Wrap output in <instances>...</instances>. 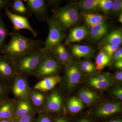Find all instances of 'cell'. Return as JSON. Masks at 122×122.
Segmentation results:
<instances>
[{
	"instance_id": "obj_9",
	"label": "cell",
	"mask_w": 122,
	"mask_h": 122,
	"mask_svg": "<svg viewBox=\"0 0 122 122\" xmlns=\"http://www.w3.org/2000/svg\"><path fill=\"white\" fill-rule=\"evenodd\" d=\"M49 26L48 37L44 42V48L52 51L56 46L61 44L65 38L63 30L55 24L47 20Z\"/></svg>"
},
{
	"instance_id": "obj_10",
	"label": "cell",
	"mask_w": 122,
	"mask_h": 122,
	"mask_svg": "<svg viewBox=\"0 0 122 122\" xmlns=\"http://www.w3.org/2000/svg\"><path fill=\"white\" fill-rule=\"evenodd\" d=\"M52 90L48 94L42 112L46 113H59L63 108V97L59 91L54 89Z\"/></svg>"
},
{
	"instance_id": "obj_46",
	"label": "cell",
	"mask_w": 122,
	"mask_h": 122,
	"mask_svg": "<svg viewBox=\"0 0 122 122\" xmlns=\"http://www.w3.org/2000/svg\"><path fill=\"white\" fill-rule=\"evenodd\" d=\"M109 122H122V120L121 119H115L109 121Z\"/></svg>"
},
{
	"instance_id": "obj_28",
	"label": "cell",
	"mask_w": 122,
	"mask_h": 122,
	"mask_svg": "<svg viewBox=\"0 0 122 122\" xmlns=\"http://www.w3.org/2000/svg\"><path fill=\"white\" fill-rule=\"evenodd\" d=\"M67 107L69 111L75 113L81 110L84 107V105L80 99L74 97L68 100Z\"/></svg>"
},
{
	"instance_id": "obj_2",
	"label": "cell",
	"mask_w": 122,
	"mask_h": 122,
	"mask_svg": "<svg viewBox=\"0 0 122 122\" xmlns=\"http://www.w3.org/2000/svg\"><path fill=\"white\" fill-rule=\"evenodd\" d=\"M52 15L49 21L64 30L77 25L81 20L78 8L73 4L51 9Z\"/></svg>"
},
{
	"instance_id": "obj_32",
	"label": "cell",
	"mask_w": 122,
	"mask_h": 122,
	"mask_svg": "<svg viewBox=\"0 0 122 122\" xmlns=\"http://www.w3.org/2000/svg\"><path fill=\"white\" fill-rule=\"evenodd\" d=\"M122 0H115L113 1V6L111 11V13L115 16H118L122 13Z\"/></svg>"
},
{
	"instance_id": "obj_14",
	"label": "cell",
	"mask_w": 122,
	"mask_h": 122,
	"mask_svg": "<svg viewBox=\"0 0 122 122\" xmlns=\"http://www.w3.org/2000/svg\"><path fill=\"white\" fill-rule=\"evenodd\" d=\"M36 112L28 97L15 100L13 119Z\"/></svg>"
},
{
	"instance_id": "obj_23",
	"label": "cell",
	"mask_w": 122,
	"mask_h": 122,
	"mask_svg": "<svg viewBox=\"0 0 122 122\" xmlns=\"http://www.w3.org/2000/svg\"><path fill=\"white\" fill-rule=\"evenodd\" d=\"M72 53L77 58H90L94 54L93 49L89 46L75 45L71 47Z\"/></svg>"
},
{
	"instance_id": "obj_27",
	"label": "cell",
	"mask_w": 122,
	"mask_h": 122,
	"mask_svg": "<svg viewBox=\"0 0 122 122\" xmlns=\"http://www.w3.org/2000/svg\"><path fill=\"white\" fill-rule=\"evenodd\" d=\"M112 58L103 51H101L97 55L95 60L96 69L100 70L103 69L111 63Z\"/></svg>"
},
{
	"instance_id": "obj_35",
	"label": "cell",
	"mask_w": 122,
	"mask_h": 122,
	"mask_svg": "<svg viewBox=\"0 0 122 122\" xmlns=\"http://www.w3.org/2000/svg\"><path fill=\"white\" fill-rule=\"evenodd\" d=\"M34 122H53L47 113L42 112L39 113Z\"/></svg>"
},
{
	"instance_id": "obj_25",
	"label": "cell",
	"mask_w": 122,
	"mask_h": 122,
	"mask_svg": "<svg viewBox=\"0 0 122 122\" xmlns=\"http://www.w3.org/2000/svg\"><path fill=\"white\" fill-rule=\"evenodd\" d=\"M83 17L87 25L90 27L105 22L107 17L99 14L84 13Z\"/></svg>"
},
{
	"instance_id": "obj_4",
	"label": "cell",
	"mask_w": 122,
	"mask_h": 122,
	"mask_svg": "<svg viewBox=\"0 0 122 122\" xmlns=\"http://www.w3.org/2000/svg\"><path fill=\"white\" fill-rule=\"evenodd\" d=\"M62 66L51 51L33 72L31 76L41 79L49 76L58 75L62 69Z\"/></svg>"
},
{
	"instance_id": "obj_22",
	"label": "cell",
	"mask_w": 122,
	"mask_h": 122,
	"mask_svg": "<svg viewBox=\"0 0 122 122\" xmlns=\"http://www.w3.org/2000/svg\"><path fill=\"white\" fill-rule=\"evenodd\" d=\"M52 52L62 65H66L71 61L68 50L62 44H61L57 46Z\"/></svg>"
},
{
	"instance_id": "obj_17",
	"label": "cell",
	"mask_w": 122,
	"mask_h": 122,
	"mask_svg": "<svg viewBox=\"0 0 122 122\" xmlns=\"http://www.w3.org/2000/svg\"><path fill=\"white\" fill-rule=\"evenodd\" d=\"M15 99L8 98L0 102V121L13 119Z\"/></svg>"
},
{
	"instance_id": "obj_33",
	"label": "cell",
	"mask_w": 122,
	"mask_h": 122,
	"mask_svg": "<svg viewBox=\"0 0 122 122\" xmlns=\"http://www.w3.org/2000/svg\"><path fill=\"white\" fill-rule=\"evenodd\" d=\"M10 92L9 86L0 83V102L9 98Z\"/></svg>"
},
{
	"instance_id": "obj_37",
	"label": "cell",
	"mask_w": 122,
	"mask_h": 122,
	"mask_svg": "<svg viewBox=\"0 0 122 122\" xmlns=\"http://www.w3.org/2000/svg\"><path fill=\"white\" fill-rule=\"evenodd\" d=\"M111 94L116 98L122 100V89L120 86L114 87L112 90Z\"/></svg>"
},
{
	"instance_id": "obj_47",
	"label": "cell",
	"mask_w": 122,
	"mask_h": 122,
	"mask_svg": "<svg viewBox=\"0 0 122 122\" xmlns=\"http://www.w3.org/2000/svg\"><path fill=\"white\" fill-rule=\"evenodd\" d=\"M79 122H91L89 120L86 119H82L79 121Z\"/></svg>"
},
{
	"instance_id": "obj_5",
	"label": "cell",
	"mask_w": 122,
	"mask_h": 122,
	"mask_svg": "<svg viewBox=\"0 0 122 122\" xmlns=\"http://www.w3.org/2000/svg\"><path fill=\"white\" fill-rule=\"evenodd\" d=\"M80 64L77 62L71 61L66 65L65 82L66 87L72 91L79 84L82 75Z\"/></svg>"
},
{
	"instance_id": "obj_13",
	"label": "cell",
	"mask_w": 122,
	"mask_h": 122,
	"mask_svg": "<svg viewBox=\"0 0 122 122\" xmlns=\"http://www.w3.org/2000/svg\"><path fill=\"white\" fill-rule=\"evenodd\" d=\"M47 95V92L31 87L29 92L28 98L37 113H39L43 111Z\"/></svg>"
},
{
	"instance_id": "obj_18",
	"label": "cell",
	"mask_w": 122,
	"mask_h": 122,
	"mask_svg": "<svg viewBox=\"0 0 122 122\" xmlns=\"http://www.w3.org/2000/svg\"><path fill=\"white\" fill-rule=\"evenodd\" d=\"M88 32L84 26H78L71 29L66 41V44L81 41L87 36Z\"/></svg>"
},
{
	"instance_id": "obj_34",
	"label": "cell",
	"mask_w": 122,
	"mask_h": 122,
	"mask_svg": "<svg viewBox=\"0 0 122 122\" xmlns=\"http://www.w3.org/2000/svg\"><path fill=\"white\" fill-rule=\"evenodd\" d=\"M37 113L33 112L20 117L13 119V122H34L35 115Z\"/></svg>"
},
{
	"instance_id": "obj_24",
	"label": "cell",
	"mask_w": 122,
	"mask_h": 122,
	"mask_svg": "<svg viewBox=\"0 0 122 122\" xmlns=\"http://www.w3.org/2000/svg\"><path fill=\"white\" fill-rule=\"evenodd\" d=\"M10 8L11 12L17 15L28 18L30 17L32 15L22 0H13Z\"/></svg>"
},
{
	"instance_id": "obj_39",
	"label": "cell",
	"mask_w": 122,
	"mask_h": 122,
	"mask_svg": "<svg viewBox=\"0 0 122 122\" xmlns=\"http://www.w3.org/2000/svg\"><path fill=\"white\" fill-rule=\"evenodd\" d=\"M114 58L116 61L122 60V48L120 47L114 53Z\"/></svg>"
},
{
	"instance_id": "obj_15",
	"label": "cell",
	"mask_w": 122,
	"mask_h": 122,
	"mask_svg": "<svg viewBox=\"0 0 122 122\" xmlns=\"http://www.w3.org/2000/svg\"><path fill=\"white\" fill-rule=\"evenodd\" d=\"M121 105L116 102H107L102 103L96 111V115L98 117H107L122 111Z\"/></svg>"
},
{
	"instance_id": "obj_3",
	"label": "cell",
	"mask_w": 122,
	"mask_h": 122,
	"mask_svg": "<svg viewBox=\"0 0 122 122\" xmlns=\"http://www.w3.org/2000/svg\"><path fill=\"white\" fill-rule=\"evenodd\" d=\"M51 51L44 47L32 51L15 62L16 73L30 76Z\"/></svg>"
},
{
	"instance_id": "obj_40",
	"label": "cell",
	"mask_w": 122,
	"mask_h": 122,
	"mask_svg": "<svg viewBox=\"0 0 122 122\" xmlns=\"http://www.w3.org/2000/svg\"><path fill=\"white\" fill-rule=\"evenodd\" d=\"M48 5H56L59 4L61 1L58 0H46Z\"/></svg>"
},
{
	"instance_id": "obj_43",
	"label": "cell",
	"mask_w": 122,
	"mask_h": 122,
	"mask_svg": "<svg viewBox=\"0 0 122 122\" xmlns=\"http://www.w3.org/2000/svg\"><path fill=\"white\" fill-rule=\"evenodd\" d=\"M55 122H68L65 119L63 118L58 117L55 119Z\"/></svg>"
},
{
	"instance_id": "obj_20",
	"label": "cell",
	"mask_w": 122,
	"mask_h": 122,
	"mask_svg": "<svg viewBox=\"0 0 122 122\" xmlns=\"http://www.w3.org/2000/svg\"><path fill=\"white\" fill-rule=\"evenodd\" d=\"M108 25L105 22L90 28V37L94 41H98L102 39L106 35Z\"/></svg>"
},
{
	"instance_id": "obj_31",
	"label": "cell",
	"mask_w": 122,
	"mask_h": 122,
	"mask_svg": "<svg viewBox=\"0 0 122 122\" xmlns=\"http://www.w3.org/2000/svg\"><path fill=\"white\" fill-rule=\"evenodd\" d=\"M113 0H99V4L100 10L106 13L111 11L113 6Z\"/></svg>"
},
{
	"instance_id": "obj_42",
	"label": "cell",
	"mask_w": 122,
	"mask_h": 122,
	"mask_svg": "<svg viewBox=\"0 0 122 122\" xmlns=\"http://www.w3.org/2000/svg\"><path fill=\"white\" fill-rule=\"evenodd\" d=\"M115 66L116 68L122 70V60H119L116 62Z\"/></svg>"
},
{
	"instance_id": "obj_16",
	"label": "cell",
	"mask_w": 122,
	"mask_h": 122,
	"mask_svg": "<svg viewBox=\"0 0 122 122\" xmlns=\"http://www.w3.org/2000/svg\"><path fill=\"white\" fill-rule=\"evenodd\" d=\"M62 78L58 75L49 76L42 79L33 88L41 91L47 92L54 89L57 84L60 83Z\"/></svg>"
},
{
	"instance_id": "obj_45",
	"label": "cell",
	"mask_w": 122,
	"mask_h": 122,
	"mask_svg": "<svg viewBox=\"0 0 122 122\" xmlns=\"http://www.w3.org/2000/svg\"><path fill=\"white\" fill-rule=\"evenodd\" d=\"M0 122H13V119L1 120L0 121Z\"/></svg>"
},
{
	"instance_id": "obj_1",
	"label": "cell",
	"mask_w": 122,
	"mask_h": 122,
	"mask_svg": "<svg viewBox=\"0 0 122 122\" xmlns=\"http://www.w3.org/2000/svg\"><path fill=\"white\" fill-rule=\"evenodd\" d=\"M10 36V41L4 45L0 53L8 59L14 61L29 53L42 48L44 45L42 39H30L14 30L11 32Z\"/></svg>"
},
{
	"instance_id": "obj_44",
	"label": "cell",
	"mask_w": 122,
	"mask_h": 122,
	"mask_svg": "<svg viewBox=\"0 0 122 122\" xmlns=\"http://www.w3.org/2000/svg\"><path fill=\"white\" fill-rule=\"evenodd\" d=\"M118 21L120 22V23H122V13H120V15L118 16Z\"/></svg>"
},
{
	"instance_id": "obj_29",
	"label": "cell",
	"mask_w": 122,
	"mask_h": 122,
	"mask_svg": "<svg viewBox=\"0 0 122 122\" xmlns=\"http://www.w3.org/2000/svg\"><path fill=\"white\" fill-rule=\"evenodd\" d=\"M10 33L4 22L1 12H0V53L4 45L5 39L10 35Z\"/></svg>"
},
{
	"instance_id": "obj_8",
	"label": "cell",
	"mask_w": 122,
	"mask_h": 122,
	"mask_svg": "<svg viewBox=\"0 0 122 122\" xmlns=\"http://www.w3.org/2000/svg\"><path fill=\"white\" fill-rule=\"evenodd\" d=\"M5 14L13 24V30L18 31L21 30H27L32 33L34 37L37 36V31L30 24L28 18L12 13L9 8L5 9Z\"/></svg>"
},
{
	"instance_id": "obj_36",
	"label": "cell",
	"mask_w": 122,
	"mask_h": 122,
	"mask_svg": "<svg viewBox=\"0 0 122 122\" xmlns=\"http://www.w3.org/2000/svg\"><path fill=\"white\" fill-rule=\"evenodd\" d=\"M119 48V46H113L106 44L103 46L104 52L110 56L113 55L114 53Z\"/></svg>"
},
{
	"instance_id": "obj_30",
	"label": "cell",
	"mask_w": 122,
	"mask_h": 122,
	"mask_svg": "<svg viewBox=\"0 0 122 122\" xmlns=\"http://www.w3.org/2000/svg\"><path fill=\"white\" fill-rule=\"evenodd\" d=\"M80 64L82 73L87 74H94L96 72V67L93 63L89 60L82 61Z\"/></svg>"
},
{
	"instance_id": "obj_21",
	"label": "cell",
	"mask_w": 122,
	"mask_h": 122,
	"mask_svg": "<svg viewBox=\"0 0 122 122\" xmlns=\"http://www.w3.org/2000/svg\"><path fill=\"white\" fill-rule=\"evenodd\" d=\"M78 95L82 102L88 106L94 104L100 98V96L97 94L86 88H82L80 90Z\"/></svg>"
},
{
	"instance_id": "obj_38",
	"label": "cell",
	"mask_w": 122,
	"mask_h": 122,
	"mask_svg": "<svg viewBox=\"0 0 122 122\" xmlns=\"http://www.w3.org/2000/svg\"><path fill=\"white\" fill-rule=\"evenodd\" d=\"M12 1V0H0V12L3 9L10 8Z\"/></svg>"
},
{
	"instance_id": "obj_26",
	"label": "cell",
	"mask_w": 122,
	"mask_h": 122,
	"mask_svg": "<svg viewBox=\"0 0 122 122\" xmlns=\"http://www.w3.org/2000/svg\"><path fill=\"white\" fill-rule=\"evenodd\" d=\"M105 42L106 44L119 46L122 44V30H116L112 31L106 37Z\"/></svg>"
},
{
	"instance_id": "obj_12",
	"label": "cell",
	"mask_w": 122,
	"mask_h": 122,
	"mask_svg": "<svg viewBox=\"0 0 122 122\" xmlns=\"http://www.w3.org/2000/svg\"><path fill=\"white\" fill-rule=\"evenodd\" d=\"M26 5L32 14H33L39 20L46 19L48 13V5L45 0H27Z\"/></svg>"
},
{
	"instance_id": "obj_19",
	"label": "cell",
	"mask_w": 122,
	"mask_h": 122,
	"mask_svg": "<svg viewBox=\"0 0 122 122\" xmlns=\"http://www.w3.org/2000/svg\"><path fill=\"white\" fill-rule=\"evenodd\" d=\"M74 4L84 13H94L100 10L99 0H82Z\"/></svg>"
},
{
	"instance_id": "obj_41",
	"label": "cell",
	"mask_w": 122,
	"mask_h": 122,
	"mask_svg": "<svg viewBox=\"0 0 122 122\" xmlns=\"http://www.w3.org/2000/svg\"><path fill=\"white\" fill-rule=\"evenodd\" d=\"M115 79L118 81H122V71H119L117 72L116 73Z\"/></svg>"
},
{
	"instance_id": "obj_7",
	"label": "cell",
	"mask_w": 122,
	"mask_h": 122,
	"mask_svg": "<svg viewBox=\"0 0 122 122\" xmlns=\"http://www.w3.org/2000/svg\"><path fill=\"white\" fill-rule=\"evenodd\" d=\"M15 62L0 54V83L10 86L16 74Z\"/></svg>"
},
{
	"instance_id": "obj_11",
	"label": "cell",
	"mask_w": 122,
	"mask_h": 122,
	"mask_svg": "<svg viewBox=\"0 0 122 122\" xmlns=\"http://www.w3.org/2000/svg\"><path fill=\"white\" fill-rule=\"evenodd\" d=\"M114 78L108 73L94 74L88 78L87 85L95 89L105 90L114 83Z\"/></svg>"
},
{
	"instance_id": "obj_6",
	"label": "cell",
	"mask_w": 122,
	"mask_h": 122,
	"mask_svg": "<svg viewBox=\"0 0 122 122\" xmlns=\"http://www.w3.org/2000/svg\"><path fill=\"white\" fill-rule=\"evenodd\" d=\"M28 77L24 75L16 74L10 83V92L15 100L28 97L31 87L29 85Z\"/></svg>"
}]
</instances>
